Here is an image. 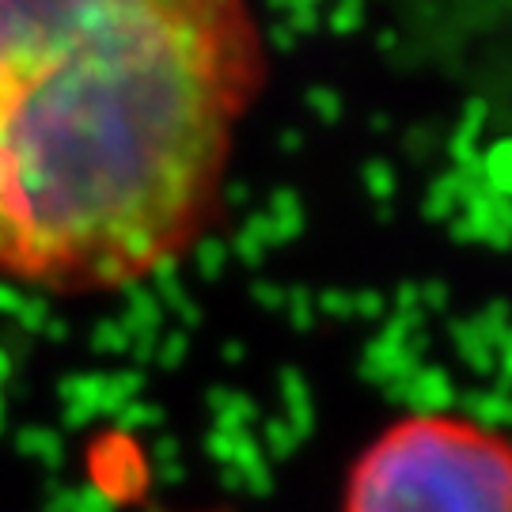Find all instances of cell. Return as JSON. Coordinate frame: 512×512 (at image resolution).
I'll list each match as a JSON object with an SVG mask.
<instances>
[{
    "mask_svg": "<svg viewBox=\"0 0 512 512\" xmlns=\"http://www.w3.org/2000/svg\"><path fill=\"white\" fill-rule=\"evenodd\" d=\"M262 84L251 0H0V277L88 296L179 262Z\"/></svg>",
    "mask_w": 512,
    "mask_h": 512,
    "instance_id": "obj_1",
    "label": "cell"
},
{
    "mask_svg": "<svg viewBox=\"0 0 512 512\" xmlns=\"http://www.w3.org/2000/svg\"><path fill=\"white\" fill-rule=\"evenodd\" d=\"M342 512H512V437L463 414H406L349 467Z\"/></svg>",
    "mask_w": 512,
    "mask_h": 512,
    "instance_id": "obj_2",
    "label": "cell"
}]
</instances>
